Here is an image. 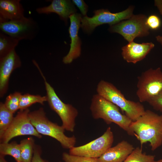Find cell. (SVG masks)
Masks as SVG:
<instances>
[{
    "instance_id": "1",
    "label": "cell",
    "mask_w": 162,
    "mask_h": 162,
    "mask_svg": "<svg viewBox=\"0 0 162 162\" xmlns=\"http://www.w3.org/2000/svg\"><path fill=\"white\" fill-rule=\"evenodd\" d=\"M130 128L141 146L149 142L154 151L162 145V114L146 110L136 121L132 122Z\"/></svg>"
},
{
    "instance_id": "2",
    "label": "cell",
    "mask_w": 162,
    "mask_h": 162,
    "mask_svg": "<svg viewBox=\"0 0 162 162\" xmlns=\"http://www.w3.org/2000/svg\"><path fill=\"white\" fill-rule=\"evenodd\" d=\"M90 108L94 119H102L107 124L114 123L129 135L134 136L130 128L132 121L126 115L121 113L117 106L97 94L93 96Z\"/></svg>"
},
{
    "instance_id": "3",
    "label": "cell",
    "mask_w": 162,
    "mask_h": 162,
    "mask_svg": "<svg viewBox=\"0 0 162 162\" xmlns=\"http://www.w3.org/2000/svg\"><path fill=\"white\" fill-rule=\"evenodd\" d=\"M96 91L98 94L119 108L132 122L136 121L146 110L140 102L127 100L120 90L106 81H100Z\"/></svg>"
},
{
    "instance_id": "4",
    "label": "cell",
    "mask_w": 162,
    "mask_h": 162,
    "mask_svg": "<svg viewBox=\"0 0 162 162\" xmlns=\"http://www.w3.org/2000/svg\"><path fill=\"white\" fill-rule=\"evenodd\" d=\"M28 115L31 123L39 134L56 139L64 148L70 149L75 146L76 137L74 136H66L64 133V128L62 125H59L50 121L42 107L30 111Z\"/></svg>"
},
{
    "instance_id": "5",
    "label": "cell",
    "mask_w": 162,
    "mask_h": 162,
    "mask_svg": "<svg viewBox=\"0 0 162 162\" xmlns=\"http://www.w3.org/2000/svg\"><path fill=\"white\" fill-rule=\"evenodd\" d=\"M38 69L44 80L47 102L50 108L59 116L62 122V126L65 130L74 132L75 119L78 114L77 110L71 104L64 103L62 101L53 88L46 81L39 67Z\"/></svg>"
},
{
    "instance_id": "6",
    "label": "cell",
    "mask_w": 162,
    "mask_h": 162,
    "mask_svg": "<svg viewBox=\"0 0 162 162\" xmlns=\"http://www.w3.org/2000/svg\"><path fill=\"white\" fill-rule=\"evenodd\" d=\"M134 9V6H130L125 10L116 13H111L107 9L95 10L92 17L82 16L80 27L85 32L90 34L99 26L108 24L110 26L129 19L133 15Z\"/></svg>"
},
{
    "instance_id": "7",
    "label": "cell",
    "mask_w": 162,
    "mask_h": 162,
    "mask_svg": "<svg viewBox=\"0 0 162 162\" xmlns=\"http://www.w3.org/2000/svg\"><path fill=\"white\" fill-rule=\"evenodd\" d=\"M137 79L136 94L140 102H148L162 91V71L159 67L148 69Z\"/></svg>"
},
{
    "instance_id": "8",
    "label": "cell",
    "mask_w": 162,
    "mask_h": 162,
    "mask_svg": "<svg viewBox=\"0 0 162 162\" xmlns=\"http://www.w3.org/2000/svg\"><path fill=\"white\" fill-rule=\"evenodd\" d=\"M144 14L133 15L129 19L122 20L110 26L109 29L112 33H117L122 35L130 43L138 37H143L149 34V28L146 23L147 18Z\"/></svg>"
},
{
    "instance_id": "9",
    "label": "cell",
    "mask_w": 162,
    "mask_h": 162,
    "mask_svg": "<svg viewBox=\"0 0 162 162\" xmlns=\"http://www.w3.org/2000/svg\"><path fill=\"white\" fill-rule=\"evenodd\" d=\"M0 29L2 33L19 41L32 40L39 31L37 22L32 17H26L18 20L1 22Z\"/></svg>"
},
{
    "instance_id": "10",
    "label": "cell",
    "mask_w": 162,
    "mask_h": 162,
    "mask_svg": "<svg viewBox=\"0 0 162 162\" xmlns=\"http://www.w3.org/2000/svg\"><path fill=\"white\" fill-rule=\"evenodd\" d=\"M28 108L20 110L8 128L0 137V143H7L13 138L22 135H31L40 138L42 136L32 124L29 118Z\"/></svg>"
},
{
    "instance_id": "11",
    "label": "cell",
    "mask_w": 162,
    "mask_h": 162,
    "mask_svg": "<svg viewBox=\"0 0 162 162\" xmlns=\"http://www.w3.org/2000/svg\"><path fill=\"white\" fill-rule=\"evenodd\" d=\"M113 141V134L109 127L98 138L82 146H74L69 149V154L98 158L111 147Z\"/></svg>"
},
{
    "instance_id": "12",
    "label": "cell",
    "mask_w": 162,
    "mask_h": 162,
    "mask_svg": "<svg viewBox=\"0 0 162 162\" xmlns=\"http://www.w3.org/2000/svg\"><path fill=\"white\" fill-rule=\"evenodd\" d=\"M21 65V59L15 49L0 58V98H2L7 93L10 77L12 73Z\"/></svg>"
},
{
    "instance_id": "13",
    "label": "cell",
    "mask_w": 162,
    "mask_h": 162,
    "mask_svg": "<svg viewBox=\"0 0 162 162\" xmlns=\"http://www.w3.org/2000/svg\"><path fill=\"white\" fill-rule=\"evenodd\" d=\"M82 16L80 14L76 13L71 15L69 17L70 25L68 31L71 38V43L69 52L63 58L62 62L65 64L71 63L81 55V41L79 36L78 32L80 27Z\"/></svg>"
},
{
    "instance_id": "14",
    "label": "cell",
    "mask_w": 162,
    "mask_h": 162,
    "mask_svg": "<svg viewBox=\"0 0 162 162\" xmlns=\"http://www.w3.org/2000/svg\"><path fill=\"white\" fill-rule=\"evenodd\" d=\"M154 46L152 42L138 44L134 41L122 48V55L128 63L136 64L144 59Z\"/></svg>"
},
{
    "instance_id": "15",
    "label": "cell",
    "mask_w": 162,
    "mask_h": 162,
    "mask_svg": "<svg viewBox=\"0 0 162 162\" xmlns=\"http://www.w3.org/2000/svg\"><path fill=\"white\" fill-rule=\"evenodd\" d=\"M36 11L40 14L56 13L66 24L69 16L76 13L77 10L70 0H53L49 5L37 8Z\"/></svg>"
},
{
    "instance_id": "16",
    "label": "cell",
    "mask_w": 162,
    "mask_h": 162,
    "mask_svg": "<svg viewBox=\"0 0 162 162\" xmlns=\"http://www.w3.org/2000/svg\"><path fill=\"white\" fill-rule=\"evenodd\" d=\"M134 149L133 146L123 140L111 147L97 158L98 162H123Z\"/></svg>"
},
{
    "instance_id": "17",
    "label": "cell",
    "mask_w": 162,
    "mask_h": 162,
    "mask_svg": "<svg viewBox=\"0 0 162 162\" xmlns=\"http://www.w3.org/2000/svg\"><path fill=\"white\" fill-rule=\"evenodd\" d=\"M24 11L20 0H0V23L22 19Z\"/></svg>"
},
{
    "instance_id": "18",
    "label": "cell",
    "mask_w": 162,
    "mask_h": 162,
    "mask_svg": "<svg viewBox=\"0 0 162 162\" xmlns=\"http://www.w3.org/2000/svg\"><path fill=\"white\" fill-rule=\"evenodd\" d=\"M22 162H31L35 144L32 137L24 139L19 143Z\"/></svg>"
},
{
    "instance_id": "19",
    "label": "cell",
    "mask_w": 162,
    "mask_h": 162,
    "mask_svg": "<svg viewBox=\"0 0 162 162\" xmlns=\"http://www.w3.org/2000/svg\"><path fill=\"white\" fill-rule=\"evenodd\" d=\"M19 41L2 33L0 32V58L15 49Z\"/></svg>"
},
{
    "instance_id": "20",
    "label": "cell",
    "mask_w": 162,
    "mask_h": 162,
    "mask_svg": "<svg viewBox=\"0 0 162 162\" xmlns=\"http://www.w3.org/2000/svg\"><path fill=\"white\" fill-rule=\"evenodd\" d=\"M0 155L13 157L17 162H22L19 144L16 141L9 143H0Z\"/></svg>"
},
{
    "instance_id": "21",
    "label": "cell",
    "mask_w": 162,
    "mask_h": 162,
    "mask_svg": "<svg viewBox=\"0 0 162 162\" xmlns=\"http://www.w3.org/2000/svg\"><path fill=\"white\" fill-rule=\"evenodd\" d=\"M14 113L9 110L4 103H0V137L9 127L14 118Z\"/></svg>"
},
{
    "instance_id": "22",
    "label": "cell",
    "mask_w": 162,
    "mask_h": 162,
    "mask_svg": "<svg viewBox=\"0 0 162 162\" xmlns=\"http://www.w3.org/2000/svg\"><path fill=\"white\" fill-rule=\"evenodd\" d=\"M46 96L33 95L26 93L22 95L19 105V110H23L28 108L33 104L38 103L43 105L44 102L47 101Z\"/></svg>"
},
{
    "instance_id": "23",
    "label": "cell",
    "mask_w": 162,
    "mask_h": 162,
    "mask_svg": "<svg viewBox=\"0 0 162 162\" xmlns=\"http://www.w3.org/2000/svg\"><path fill=\"white\" fill-rule=\"evenodd\" d=\"M155 156L143 153L139 147L134 148L123 162H154Z\"/></svg>"
},
{
    "instance_id": "24",
    "label": "cell",
    "mask_w": 162,
    "mask_h": 162,
    "mask_svg": "<svg viewBox=\"0 0 162 162\" xmlns=\"http://www.w3.org/2000/svg\"><path fill=\"white\" fill-rule=\"evenodd\" d=\"M21 93L19 92H15L8 96L4 104L11 112L14 113L19 109L20 103L22 95Z\"/></svg>"
},
{
    "instance_id": "25",
    "label": "cell",
    "mask_w": 162,
    "mask_h": 162,
    "mask_svg": "<svg viewBox=\"0 0 162 162\" xmlns=\"http://www.w3.org/2000/svg\"><path fill=\"white\" fill-rule=\"evenodd\" d=\"M64 162H98L97 158L71 155L66 152L62 154Z\"/></svg>"
},
{
    "instance_id": "26",
    "label": "cell",
    "mask_w": 162,
    "mask_h": 162,
    "mask_svg": "<svg viewBox=\"0 0 162 162\" xmlns=\"http://www.w3.org/2000/svg\"><path fill=\"white\" fill-rule=\"evenodd\" d=\"M161 20L156 15L153 14L147 18L146 23L147 26L152 30H156L158 29L161 25Z\"/></svg>"
},
{
    "instance_id": "27",
    "label": "cell",
    "mask_w": 162,
    "mask_h": 162,
    "mask_svg": "<svg viewBox=\"0 0 162 162\" xmlns=\"http://www.w3.org/2000/svg\"><path fill=\"white\" fill-rule=\"evenodd\" d=\"M148 103L154 109L162 112V91Z\"/></svg>"
},
{
    "instance_id": "28",
    "label": "cell",
    "mask_w": 162,
    "mask_h": 162,
    "mask_svg": "<svg viewBox=\"0 0 162 162\" xmlns=\"http://www.w3.org/2000/svg\"><path fill=\"white\" fill-rule=\"evenodd\" d=\"M41 153L42 151L40 147L35 145L33 156L31 162H49L42 158Z\"/></svg>"
},
{
    "instance_id": "29",
    "label": "cell",
    "mask_w": 162,
    "mask_h": 162,
    "mask_svg": "<svg viewBox=\"0 0 162 162\" xmlns=\"http://www.w3.org/2000/svg\"><path fill=\"white\" fill-rule=\"evenodd\" d=\"M72 2L80 9L82 16H87L88 6L83 0H72Z\"/></svg>"
},
{
    "instance_id": "30",
    "label": "cell",
    "mask_w": 162,
    "mask_h": 162,
    "mask_svg": "<svg viewBox=\"0 0 162 162\" xmlns=\"http://www.w3.org/2000/svg\"><path fill=\"white\" fill-rule=\"evenodd\" d=\"M154 5L157 7L160 14L162 15V0H155Z\"/></svg>"
},
{
    "instance_id": "31",
    "label": "cell",
    "mask_w": 162,
    "mask_h": 162,
    "mask_svg": "<svg viewBox=\"0 0 162 162\" xmlns=\"http://www.w3.org/2000/svg\"><path fill=\"white\" fill-rule=\"evenodd\" d=\"M157 41L162 46V36L158 35L155 37Z\"/></svg>"
},
{
    "instance_id": "32",
    "label": "cell",
    "mask_w": 162,
    "mask_h": 162,
    "mask_svg": "<svg viewBox=\"0 0 162 162\" xmlns=\"http://www.w3.org/2000/svg\"><path fill=\"white\" fill-rule=\"evenodd\" d=\"M0 162H8L4 158V156L0 155Z\"/></svg>"
},
{
    "instance_id": "33",
    "label": "cell",
    "mask_w": 162,
    "mask_h": 162,
    "mask_svg": "<svg viewBox=\"0 0 162 162\" xmlns=\"http://www.w3.org/2000/svg\"><path fill=\"white\" fill-rule=\"evenodd\" d=\"M154 162H162V159H160L157 161H155Z\"/></svg>"
}]
</instances>
